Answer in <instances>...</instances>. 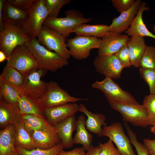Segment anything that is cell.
Returning <instances> with one entry per match:
<instances>
[{
	"label": "cell",
	"instance_id": "6da1fadb",
	"mask_svg": "<svg viewBox=\"0 0 155 155\" xmlns=\"http://www.w3.org/2000/svg\"><path fill=\"white\" fill-rule=\"evenodd\" d=\"M25 45L37 60L39 68L55 72L69 64L67 60L41 45L37 38H30Z\"/></svg>",
	"mask_w": 155,
	"mask_h": 155
},
{
	"label": "cell",
	"instance_id": "7a4b0ae2",
	"mask_svg": "<svg viewBox=\"0 0 155 155\" xmlns=\"http://www.w3.org/2000/svg\"><path fill=\"white\" fill-rule=\"evenodd\" d=\"M65 13L66 16L63 18L48 17L43 25L55 30L67 38L76 27L90 22L92 20L84 18L82 13L74 9L67 10Z\"/></svg>",
	"mask_w": 155,
	"mask_h": 155
},
{
	"label": "cell",
	"instance_id": "3957f363",
	"mask_svg": "<svg viewBox=\"0 0 155 155\" xmlns=\"http://www.w3.org/2000/svg\"><path fill=\"white\" fill-rule=\"evenodd\" d=\"M30 38L23 26L3 21V28L0 30V51L8 59L15 48L25 44Z\"/></svg>",
	"mask_w": 155,
	"mask_h": 155
},
{
	"label": "cell",
	"instance_id": "277c9868",
	"mask_svg": "<svg viewBox=\"0 0 155 155\" xmlns=\"http://www.w3.org/2000/svg\"><path fill=\"white\" fill-rule=\"evenodd\" d=\"M92 87L102 92L109 103L139 104L131 94L122 89L111 78L105 77L102 81H96Z\"/></svg>",
	"mask_w": 155,
	"mask_h": 155
},
{
	"label": "cell",
	"instance_id": "5b68a950",
	"mask_svg": "<svg viewBox=\"0 0 155 155\" xmlns=\"http://www.w3.org/2000/svg\"><path fill=\"white\" fill-rule=\"evenodd\" d=\"M111 108L119 112L123 120L135 126L146 127L149 124L146 109L143 104L111 103Z\"/></svg>",
	"mask_w": 155,
	"mask_h": 155
},
{
	"label": "cell",
	"instance_id": "8992f818",
	"mask_svg": "<svg viewBox=\"0 0 155 155\" xmlns=\"http://www.w3.org/2000/svg\"><path fill=\"white\" fill-rule=\"evenodd\" d=\"M37 38L39 43L48 50L67 60L71 57L67 48L66 38L55 30L43 25Z\"/></svg>",
	"mask_w": 155,
	"mask_h": 155
},
{
	"label": "cell",
	"instance_id": "52a82bcc",
	"mask_svg": "<svg viewBox=\"0 0 155 155\" xmlns=\"http://www.w3.org/2000/svg\"><path fill=\"white\" fill-rule=\"evenodd\" d=\"M7 61V65L16 69L24 76L39 67L37 60L25 44L15 48Z\"/></svg>",
	"mask_w": 155,
	"mask_h": 155
},
{
	"label": "cell",
	"instance_id": "ba28073f",
	"mask_svg": "<svg viewBox=\"0 0 155 155\" xmlns=\"http://www.w3.org/2000/svg\"><path fill=\"white\" fill-rule=\"evenodd\" d=\"M47 71L37 68L25 76L22 93L36 100L40 101L47 91L48 83L42 80Z\"/></svg>",
	"mask_w": 155,
	"mask_h": 155
},
{
	"label": "cell",
	"instance_id": "9c48e42d",
	"mask_svg": "<svg viewBox=\"0 0 155 155\" xmlns=\"http://www.w3.org/2000/svg\"><path fill=\"white\" fill-rule=\"evenodd\" d=\"M101 41V39L99 38L77 35L67 40L66 45L71 56L75 59L82 60L89 56L92 49H98Z\"/></svg>",
	"mask_w": 155,
	"mask_h": 155
},
{
	"label": "cell",
	"instance_id": "30bf717a",
	"mask_svg": "<svg viewBox=\"0 0 155 155\" xmlns=\"http://www.w3.org/2000/svg\"><path fill=\"white\" fill-rule=\"evenodd\" d=\"M48 15L44 0H36L30 10L28 19L23 26L30 38H37Z\"/></svg>",
	"mask_w": 155,
	"mask_h": 155
},
{
	"label": "cell",
	"instance_id": "8fae6325",
	"mask_svg": "<svg viewBox=\"0 0 155 155\" xmlns=\"http://www.w3.org/2000/svg\"><path fill=\"white\" fill-rule=\"evenodd\" d=\"M85 100L87 99L71 96L57 82L51 81L48 83L46 93L40 101L44 108Z\"/></svg>",
	"mask_w": 155,
	"mask_h": 155
},
{
	"label": "cell",
	"instance_id": "7c38bea8",
	"mask_svg": "<svg viewBox=\"0 0 155 155\" xmlns=\"http://www.w3.org/2000/svg\"><path fill=\"white\" fill-rule=\"evenodd\" d=\"M102 135L111 140L121 155H136L132 148L130 139L125 135L120 123L116 122L103 127Z\"/></svg>",
	"mask_w": 155,
	"mask_h": 155
},
{
	"label": "cell",
	"instance_id": "4fadbf2b",
	"mask_svg": "<svg viewBox=\"0 0 155 155\" xmlns=\"http://www.w3.org/2000/svg\"><path fill=\"white\" fill-rule=\"evenodd\" d=\"M93 64L96 71L105 77L118 79L121 77L124 67L115 54L100 56L94 59Z\"/></svg>",
	"mask_w": 155,
	"mask_h": 155
},
{
	"label": "cell",
	"instance_id": "5bb4252c",
	"mask_svg": "<svg viewBox=\"0 0 155 155\" xmlns=\"http://www.w3.org/2000/svg\"><path fill=\"white\" fill-rule=\"evenodd\" d=\"M129 38L127 35L108 32L102 38L98 51L100 56L115 54L127 44Z\"/></svg>",
	"mask_w": 155,
	"mask_h": 155
},
{
	"label": "cell",
	"instance_id": "9a60e30c",
	"mask_svg": "<svg viewBox=\"0 0 155 155\" xmlns=\"http://www.w3.org/2000/svg\"><path fill=\"white\" fill-rule=\"evenodd\" d=\"M78 111V105L76 103H69L50 108H44V116L54 126Z\"/></svg>",
	"mask_w": 155,
	"mask_h": 155
},
{
	"label": "cell",
	"instance_id": "2e32d148",
	"mask_svg": "<svg viewBox=\"0 0 155 155\" xmlns=\"http://www.w3.org/2000/svg\"><path fill=\"white\" fill-rule=\"evenodd\" d=\"M142 3L141 0H137L128 10L114 18L109 26V32L121 34L129 27L137 14Z\"/></svg>",
	"mask_w": 155,
	"mask_h": 155
},
{
	"label": "cell",
	"instance_id": "e0dca14e",
	"mask_svg": "<svg viewBox=\"0 0 155 155\" xmlns=\"http://www.w3.org/2000/svg\"><path fill=\"white\" fill-rule=\"evenodd\" d=\"M36 148H51L61 142L54 126L30 133Z\"/></svg>",
	"mask_w": 155,
	"mask_h": 155
},
{
	"label": "cell",
	"instance_id": "ac0fdd59",
	"mask_svg": "<svg viewBox=\"0 0 155 155\" xmlns=\"http://www.w3.org/2000/svg\"><path fill=\"white\" fill-rule=\"evenodd\" d=\"M54 126L64 148L72 147L74 144L72 134L77 129L75 115L69 117Z\"/></svg>",
	"mask_w": 155,
	"mask_h": 155
},
{
	"label": "cell",
	"instance_id": "d6986e66",
	"mask_svg": "<svg viewBox=\"0 0 155 155\" xmlns=\"http://www.w3.org/2000/svg\"><path fill=\"white\" fill-rule=\"evenodd\" d=\"M146 5L145 2H142L137 13L131 25L125 32V33L128 36L143 37L148 36L155 39V35L148 30L143 20L142 15L143 12L149 10V8Z\"/></svg>",
	"mask_w": 155,
	"mask_h": 155
},
{
	"label": "cell",
	"instance_id": "ffe728a7",
	"mask_svg": "<svg viewBox=\"0 0 155 155\" xmlns=\"http://www.w3.org/2000/svg\"><path fill=\"white\" fill-rule=\"evenodd\" d=\"M78 111L82 113L87 117L85 126L88 131L101 137L102 136V126L107 125L106 122V117L103 114H94L88 110L83 104L78 105Z\"/></svg>",
	"mask_w": 155,
	"mask_h": 155
},
{
	"label": "cell",
	"instance_id": "44dd1931",
	"mask_svg": "<svg viewBox=\"0 0 155 155\" xmlns=\"http://www.w3.org/2000/svg\"><path fill=\"white\" fill-rule=\"evenodd\" d=\"M18 103L9 104L0 100V126L5 127L14 124L21 119Z\"/></svg>",
	"mask_w": 155,
	"mask_h": 155
},
{
	"label": "cell",
	"instance_id": "7402d4cb",
	"mask_svg": "<svg viewBox=\"0 0 155 155\" xmlns=\"http://www.w3.org/2000/svg\"><path fill=\"white\" fill-rule=\"evenodd\" d=\"M129 55L132 66L140 67V63L147 45L144 37L136 36L129 38L127 42Z\"/></svg>",
	"mask_w": 155,
	"mask_h": 155
},
{
	"label": "cell",
	"instance_id": "603a6c76",
	"mask_svg": "<svg viewBox=\"0 0 155 155\" xmlns=\"http://www.w3.org/2000/svg\"><path fill=\"white\" fill-rule=\"evenodd\" d=\"M16 128L10 124L0 131V155H11L16 153L15 143Z\"/></svg>",
	"mask_w": 155,
	"mask_h": 155
},
{
	"label": "cell",
	"instance_id": "cb8c5ba5",
	"mask_svg": "<svg viewBox=\"0 0 155 155\" xmlns=\"http://www.w3.org/2000/svg\"><path fill=\"white\" fill-rule=\"evenodd\" d=\"M29 12L18 9L5 0L3 9V21L23 26L26 22Z\"/></svg>",
	"mask_w": 155,
	"mask_h": 155
},
{
	"label": "cell",
	"instance_id": "d4e9b609",
	"mask_svg": "<svg viewBox=\"0 0 155 155\" xmlns=\"http://www.w3.org/2000/svg\"><path fill=\"white\" fill-rule=\"evenodd\" d=\"M18 104L22 115L30 114L44 117V108L39 101L21 93L20 94Z\"/></svg>",
	"mask_w": 155,
	"mask_h": 155
},
{
	"label": "cell",
	"instance_id": "484cf974",
	"mask_svg": "<svg viewBox=\"0 0 155 155\" xmlns=\"http://www.w3.org/2000/svg\"><path fill=\"white\" fill-rule=\"evenodd\" d=\"M86 118L83 115H80L77 120L76 132L73 138L74 144L83 146L85 151H88L93 146L92 135L88 131L85 126Z\"/></svg>",
	"mask_w": 155,
	"mask_h": 155
},
{
	"label": "cell",
	"instance_id": "4316f807",
	"mask_svg": "<svg viewBox=\"0 0 155 155\" xmlns=\"http://www.w3.org/2000/svg\"><path fill=\"white\" fill-rule=\"evenodd\" d=\"M25 76L17 70L7 64L0 74V78L15 89L19 94L22 93Z\"/></svg>",
	"mask_w": 155,
	"mask_h": 155
},
{
	"label": "cell",
	"instance_id": "83f0119b",
	"mask_svg": "<svg viewBox=\"0 0 155 155\" xmlns=\"http://www.w3.org/2000/svg\"><path fill=\"white\" fill-rule=\"evenodd\" d=\"M14 125L16 128L15 146L28 150L36 148L30 133L26 128L21 119Z\"/></svg>",
	"mask_w": 155,
	"mask_h": 155
},
{
	"label": "cell",
	"instance_id": "f1b7e54d",
	"mask_svg": "<svg viewBox=\"0 0 155 155\" xmlns=\"http://www.w3.org/2000/svg\"><path fill=\"white\" fill-rule=\"evenodd\" d=\"M109 31V26L106 24H82L76 27L73 32L77 35L102 38Z\"/></svg>",
	"mask_w": 155,
	"mask_h": 155
},
{
	"label": "cell",
	"instance_id": "f546056e",
	"mask_svg": "<svg viewBox=\"0 0 155 155\" xmlns=\"http://www.w3.org/2000/svg\"><path fill=\"white\" fill-rule=\"evenodd\" d=\"M21 120L30 133L35 131L46 129L52 125L44 117L30 114L22 115Z\"/></svg>",
	"mask_w": 155,
	"mask_h": 155
},
{
	"label": "cell",
	"instance_id": "4dcf8cb0",
	"mask_svg": "<svg viewBox=\"0 0 155 155\" xmlns=\"http://www.w3.org/2000/svg\"><path fill=\"white\" fill-rule=\"evenodd\" d=\"M20 94L13 88L0 78V98L9 104L18 103Z\"/></svg>",
	"mask_w": 155,
	"mask_h": 155
},
{
	"label": "cell",
	"instance_id": "1f68e13d",
	"mask_svg": "<svg viewBox=\"0 0 155 155\" xmlns=\"http://www.w3.org/2000/svg\"><path fill=\"white\" fill-rule=\"evenodd\" d=\"M15 148L19 155H57L64 148L61 142L55 146L46 149L36 148L28 150L17 146H15Z\"/></svg>",
	"mask_w": 155,
	"mask_h": 155
},
{
	"label": "cell",
	"instance_id": "d6a6232c",
	"mask_svg": "<svg viewBox=\"0 0 155 155\" xmlns=\"http://www.w3.org/2000/svg\"><path fill=\"white\" fill-rule=\"evenodd\" d=\"M71 0H44L48 13V17H57L61 8L70 3Z\"/></svg>",
	"mask_w": 155,
	"mask_h": 155
},
{
	"label": "cell",
	"instance_id": "836d02e7",
	"mask_svg": "<svg viewBox=\"0 0 155 155\" xmlns=\"http://www.w3.org/2000/svg\"><path fill=\"white\" fill-rule=\"evenodd\" d=\"M143 104L146 109L150 125H155V94H150L146 96Z\"/></svg>",
	"mask_w": 155,
	"mask_h": 155
},
{
	"label": "cell",
	"instance_id": "e575fe53",
	"mask_svg": "<svg viewBox=\"0 0 155 155\" xmlns=\"http://www.w3.org/2000/svg\"><path fill=\"white\" fill-rule=\"evenodd\" d=\"M124 125L129 137L131 144L134 146L138 155H150L146 146L139 142L136 134L129 126L127 123H125Z\"/></svg>",
	"mask_w": 155,
	"mask_h": 155
},
{
	"label": "cell",
	"instance_id": "d590c367",
	"mask_svg": "<svg viewBox=\"0 0 155 155\" xmlns=\"http://www.w3.org/2000/svg\"><path fill=\"white\" fill-rule=\"evenodd\" d=\"M140 67L155 69V46H147L141 59Z\"/></svg>",
	"mask_w": 155,
	"mask_h": 155
},
{
	"label": "cell",
	"instance_id": "8d00e7d4",
	"mask_svg": "<svg viewBox=\"0 0 155 155\" xmlns=\"http://www.w3.org/2000/svg\"><path fill=\"white\" fill-rule=\"evenodd\" d=\"M139 70L141 77L149 86L150 94H155V69L141 67Z\"/></svg>",
	"mask_w": 155,
	"mask_h": 155
},
{
	"label": "cell",
	"instance_id": "74e56055",
	"mask_svg": "<svg viewBox=\"0 0 155 155\" xmlns=\"http://www.w3.org/2000/svg\"><path fill=\"white\" fill-rule=\"evenodd\" d=\"M99 155H121L113 142L109 139L106 143H98Z\"/></svg>",
	"mask_w": 155,
	"mask_h": 155
},
{
	"label": "cell",
	"instance_id": "f35d334b",
	"mask_svg": "<svg viewBox=\"0 0 155 155\" xmlns=\"http://www.w3.org/2000/svg\"><path fill=\"white\" fill-rule=\"evenodd\" d=\"M115 55L124 68H129L131 65L127 44L123 46Z\"/></svg>",
	"mask_w": 155,
	"mask_h": 155
},
{
	"label": "cell",
	"instance_id": "ab89813d",
	"mask_svg": "<svg viewBox=\"0 0 155 155\" xmlns=\"http://www.w3.org/2000/svg\"><path fill=\"white\" fill-rule=\"evenodd\" d=\"M113 7L121 13L129 10L135 2V0H111Z\"/></svg>",
	"mask_w": 155,
	"mask_h": 155
},
{
	"label": "cell",
	"instance_id": "60d3db41",
	"mask_svg": "<svg viewBox=\"0 0 155 155\" xmlns=\"http://www.w3.org/2000/svg\"><path fill=\"white\" fill-rule=\"evenodd\" d=\"M13 6L21 10L29 12L36 0H7Z\"/></svg>",
	"mask_w": 155,
	"mask_h": 155
},
{
	"label": "cell",
	"instance_id": "b9f144b4",
	"mask_svg": "<svg viewBox=\"0 0 155 155\" xmlns=\"http://www.w3.org/2000/svg\"><path fill=\"white\" fill-rule=\"evenodd\" d=\"M85 151L83 147L75 148L68 151H65L63 149L60 151L57 155H85Z\"/></svg>",
	"mask_w": 155,
	"mask_h": 155
},
{
	"label": "cell",
	"instance_id": "7bdbcfd3",
	"mask_svg": "<svg viewBox=\"0 0 155 155\" xmlns=\"http://www.w3.org/2000/svg\"><path fill=\"white\" fill-rule=\"evenodd\" d=\"M144 144L146 146L150 155H155V139L144 138Z\"/></svg>",
	"mask_w": 155,
	"mask_h": 155
},
{
	"label": "cell",
	"instance_id": "ee69618b",
	"mask_svg": "<svg viewBox=\"0 0 155 155\" xmlns=\"http://www.w3.org/2000/svg\"><path fill=\"white\" fill-rule=\"evenodd\" d=\"M5 0H0V30L3 28V9Z\"/></svg>",
	"mask_w": 155,
	"mask_h": 155
},
{
	"label": "cell",
	"instance_id": "f6af8a7d",
	"mask_svg": "<svg viewBox=\"0 0 155 155\" xmlns=\"http://www.w3.org/2000/svg\"><path fill=\"white\" fill-rule=\"evenodd\" d=\"M99 149L98 146H93L87 151L85 155H99Z\"/></svg>",
	"mask_w": 155,
	"mask_h": 155
},
{
	"label": "cell",
	"instance_id": "bcb514c9",
	"mask_svg": "<svg viewBox=\"0 0 155 155\" xmlns=\"http://www.w3.org/2000/svg\"><path fill=\"white\" fill-rule=\"evenodd\" d=\"M5 59L7 60L8 58L5 54L3 51H0V62L1 63L3 62Z\"/></svg>",
	"mask_w": 155,
	"mask_h": 155
},
{
	"label": "cell",
	"instance_id": "7dc6e473",
	"mask_svg": "<svg viewBox=\"0 0 155 155\" xmlns=\"http://www.w3.org/2000/svg\"><path fill=\"white\" fill-rule=\"evenodd\" d=\"M150 131L154 135L155 137V125L152 126L150 127Z\"/></svg>",
	"mask_w": 155,
	"mask_h": 155
},
{
	"label": "cell",
	"instance_id": "c3c4849f",
	"mask_svg": "<svg viewBox=\"0 0 155 155\" xmlns=\"http://www.w3.org/2000/svg\"><path fill=\"white\" fill-rule=\"evenodd\" d=\"M153 31L155 33V24L154 25L153 27Z\"/></svg>",
	"mask_w": 155,
	"mask_h": 155
},
{
	"label": "cell",
	"instance_id": "681fc988",
	"mask_svg": "<svg viewBox=\"0 0 155 155\" xmlns=\"http://www.w3.org/2000/svg\"><path fill=\"white\" fill-rule=\"evenodd\" d=\"M11 155H19L17 153H14Z\"/></svg>",
	"mask_w": 155,
	"mask_h": 155
}]
</instances>
